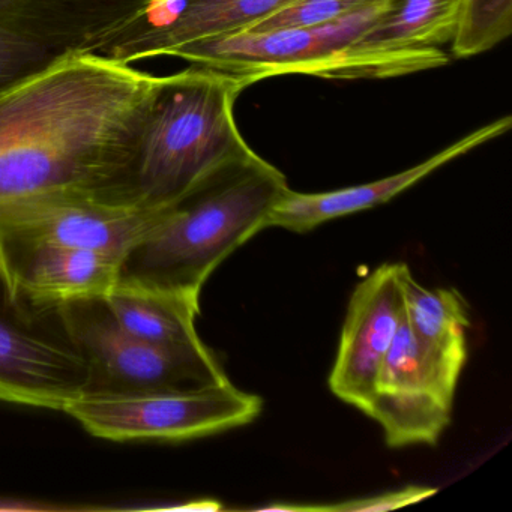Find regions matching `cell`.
Wrapping results in <instances>:
<instances>
[{"instance_id":"1","label":"cell","mask_w":512,"mask_h":512,"mask_svg":"<svg viewBox=\"0 0 512 512\" xmlns=\"http://www.w3.org/2000/svg\"><path fill=\"white\" fill-rule=\"evenodd\" d=\"M160 79L86 53L0 92V205L61 190L134 197L140 136Z\"/></svg>"},{"instance_id":"2","label":"cell","mask_w":512,"mask_h":512,"mask_svg":"<svg viewBox=\"0 0 512 512\" xmlns=\"http://www.w3.org/2000/svg\"><path fill=\"white\" fill-rule=\"evenodd\" d=\"M287 190L286 176L256 152L226 164L164 209L125 257L121 277L200 301L212 272L266 229Z\"/></svg>"},{"instance_id":"3","label":"cell","mask_w":512,"mask_h":512,"mask_svg":"<svg viewBox=\"0 0 512 512\" xmlns=\"http://www.w3.org/2000/svg\"><path fill=\"white\" fill-rule=\"evenodd\" d=\"M247 88L238 77L196 65L161 77L131 181L142 205L166 208L221 167L254 154L233 113Z\"/></svg>"},{"instance_id":"4","label":"cell","mask_w":512,"mask_h":512,"mask_svg":"<svg viewBox=\"0 0 512 512\" xmlns=\"http://www.w3.org/2000/svg\"><path fill=\"white\" fill-rule=\"evenodd\" d=\"M385 0L337 22L313 28L238 32L179 47L172 56L196 67L211 68L254 83L278 76H313L329 80H373L415 74L403 58L359 56L350 46L364 34Z\"/></svg>"},{"instance_id":"5","label":"cell","mask_w":512,"mask_h":512,"mask_svg":"<svg viewBox=\"0 0 512 512\" xmlns=\"http://www.w3.org/2000/svg\"><path fill=\"white\" fill-rule=\"evenodd\" d=\"M88 368L85 392L187 391L230 382L214 353L154 346L119 323L104 298L53 308Z\"/></svg>"},{"instance_id":"6","label":"cell","mask_w":512,"mask_h":512,"mask_svg":"<svg viewBox=\"0 0 512 512\" xmlns=\"http://www.w3.org/2000/svg\"><path fill=\"white\" fill-rule=\"evenodd\" d=\"M262 407V398L227 382L187 391L83 392L64 412L113 442H185L250 424Z\"/></svg>"},{"instance_id":"7","label":"cell","mask_w":512,"mask_h":512,"mask_svg":"<svg viewBox=\"0 0 512 512\" xmlns=\"http://www.w3.org/2000/svg\"><path fill=\"white\" fill-rule=\"evenodd\" d=\"M166 208L112 191H50L2 203L0 241L56 242L125 260Z\"/></svg>"},{"instance_id":"8","label":"cell","mask_w":512,"mask_h":512,"mask_svg":"<svg viewBox=\"0 0 512 512\" xmlns=\"http://www.w3.org/2000/svg\"><path fill=\"white\" fill-rule=\"evenodd\" d=\"M458 379L419 347L403 313L364 413L382 427L389 448L436 445L451 424Z\"/></svg>"},{"instance_id":"9","label":"cell","mask_w":512,"mask_h":512,"mask_svg":"<svg viewBox=\"0 0 512 512\" xmlns=\"http://www.w3.org/2000/svg\"><path fill=\"white\" fill-rule=\"evenodd\" d=\"M154 0H0V40L56 58L100 53L151 10Z\"/></svg>"},{"instance_id":"10","label":"cell","mask_w":512,"mask_h":512,"mask_svg":"<svg viewBox=\"0 0 512 512\" xmlns=\"http://www.w3.org/2000/svg\"><path fill=\"white\" fill-rule=\"evenodd\" d=\"M400 265L379 266L353 290L329 374L332 394L362 412L373 397L380 368L403 322Z\"/></svg>"},{"instance_id":"11","label":"cell","mask_w":512,"mask_h":512,"mask_svg":"<svg viewBox=\"0 0 512 512\" xmlns=\"http://www.w3.org/2000/svg\"><path fill=\"white\" fill-rule=\"evenodd\" d=\"M124 259L56 242L0 241V266L11 305L52 310L64 302L106 298L121 278Z\"/></svg>"},{"instance_id":"12","label":"cell","mask_w":512,"mask_h":512,"mask_svg":"<svg viewBox=\"0 0 512 512\" xmlns=\"http://www.w3.org/2000/svg\"><path fill=\"white\" fill-rule=\"evenodd\" d=\"M295 0H154L151 10L97 55L131 65L179 47L250 31Z\"/></svg>"},{"instance_id":"13","label":"cell","mask_w":512,"mask_h":512,"mask_svg":"<svg viewBox=\"0 0 512 512\" xmlns=\"http://www.w3.org/2000/svg\"><path fill=\"white\" fill-rule=\"evenodd\" d=\"M88 380L85 361L67 340H52L0 310V401L64 412Z\"/></svg>"},{"instance_id":"14","label":"cell","mask_w":512,"mask_h":512,"mask_svg":"<svg viewBox=\"0 0 512 512\" xmlns=\"http://www.w3.org/2000/svg\"><path fill=\"white\" fill-rule=\"evenodd\" d=\"M511 125V116L497 119L467 134L463 139L457 140L422 163L379 181L326 193H296L289 188L269 214L266 227H280L290 232L307 233L328 221L376 208L409 190L449 161L463 157L472 149L502 136L509 131Z\"/></svg>"},{"instance_id":"15","label":"cell","mask_w":512,"mask_h":512,"mask_svg":"<svg viewBox=\"0 0 512 512\" xmlns=\"http://www.w3.org/2000/svg\"><path fill=\"white\" fill-rule=\"evenodd\" d=\"M104 299L124 328L154 346L169 350L206 347L196 329L199 299L128 277L119 278Z\"/></svg>"},{"instance_id":"16","label":"cell","mask_w":512,"mask_h":512,"mask_svg":"<svg viewBox=\"0 0 512 512\" xmlns=\"http://www.w3.org/2000/svg\"><path fill=\"white\" fill-rule=\"evenodd\" d=\"M404 320L416 343L428 355L454 373L461 374L467 361L466 331L470 311L455 289H427L419 284L406 263L400 265Z\"/></svg>"},{"instance_id":"17","label":"cell","mask_w":512,"mask_h":512,"mask_svg":"<svg viewBox=\"0 0 512 512\" xmlns=\"http://www.w3.org/2000/svg\"><path fill=\"white\" fill-rule=\"evenodd\" d=\"M458 11L460 0H385L350 50L361 56L440 50L454 38Z\"/></svg>"},{"instance_id":"18","label":"cell","mask_w":512,"mask_h":512,"mask_svg":"<svg viewBox=\"0 0 512 512\" xmlns=\"http://www.w3.org/2000/svg\"><path fill=\"white\" fill-rule=\"evenodd\" d=\"M512 32V0H460L451 41L454 58L466 59L494 49Z\"/></svg>"},{"instance_id":"19","label":"cell","mask_w":512,"mask_h":512,"mask_svg":"<svg viewBox=\"0 0 512 512\" xmlns=\"http://www.w3.org/2000/svg\"><path fill=\"white\" fill-rule=\"evenodd\" d=\"M380 0H295L272 16L257 23L250 32L277 29L313 28L352 16Z\"/></svg>"},{"instance_id":"20","label":"cell","mask_w":512,"mask_h":512,"mask_svg":"<svg viewBox=\"0 0 512 512\" xmlns=\"http://www.w3.org/2000/svg\"><path fill=\"white\" fill-rule=\"evenodd\" d=\"M437 493V488L410 487L400 490L385 491L376 496L362 497V499L346 500V502L335 503V505H286L281 503L283 511H322V512H376L391 511V509L403 508L410 503L422 502L427 497Z\"/></svg>"},{"instance_id":"21","label":"cell","mask_w":512,"mask_h":512,"mask_svg":"<svg viewBox=\"0 0 512 512\" xmlns=\"http://www.w3.org/2000/svg\"><path fill=\"white\" fill-rule=\"evenodd\" d=\"M0 292H4L5 296H7V292H5V280L4 272H2V266H0Z\"/></svg>"}]
</instances>
